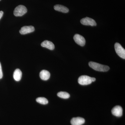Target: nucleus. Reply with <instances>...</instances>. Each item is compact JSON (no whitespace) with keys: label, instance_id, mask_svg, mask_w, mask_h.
I'll return each mask as SVG.
<instances>
[{"label":"nucleus","instance_id":"f257e3e1","mask_svg":"<svg viewBox=\"0 0 125 125\" xmlns=\"http://www.w3.org/2000/svg\"><path fill=\"white\" fill-rule=\"evenodd\" d=\"M89 65L90 67L97 71L107 72L109 69V67L108 66L101 64L93 62H90Z\"/></svg>","mask_w":125,"mask_h":125},{"label":"nucleus","instance_id":"f03ea898","mask_svg":"<svg viewBox=\"0 0 125 125\" xmlns=\"http://www.w3.org/2000/svg\"><path fill=\"white\" fill-rule=\"evenodd\" d=\"M27 8L22 5H20L16 7L14 11V15L16 16H21L27 13Z\"/></svg>","mask_w":125,"mask_h":125},{"label":"nucleus","instance_id":"7ed1b4c3","mask_svg":"<svg viewBox=\"0 0 125 125\" xmlns=\"http://www.w3.org/2000/svg\"><path fill=\"white\" fill-rule=\"evenodd\" d=\"M114 47L115 51L118 55L121 58L125 59V50L123 47L121 45L118 43H116L114 46Z\"/></svg>","mask_w":125,"mask_h":125},{"label":"nucleus","instance_id":"20e7f679","mask_svg":"<svg viewBox=\"0 0 125 125\" xmlns=\"http://www.w3.org/2000/svg\"><path fill=\"white\" fill-rule=\"evenodd\" d=\"M78 83L82 85H87L92 83L91 77L87 75H82L78 79Z\"/></svg>","mask_w":125,"mask_h":125},{"label":"nucleus","instance_id":"39448f33","mask_svg":"<svg viewBox=\"0 0 125 125\" xmlns=\"http://www.w3.org/2000/svg\"><path fill=\"white\" fill-rule=\"evenodd\" d=\"M81 23L84 25H90L91 26H96L97 25L95 21L88 17H86L82 19L81 20Z\"/></svg>","mask_w":125,"mask_h":125},{"label":"nucleus","instance_id":"423d86ee","mask_svg":"<svg viewBox=\"0 0 125 125\" xmlns=\"http://www.w3.org/2000/svg\"><path fill=\"white\" fill-rule=\"evenodd\" d=\"M74 40L78 45L81 46H83L85 45V40L83 37L80 34H76L74 36Z\"/></svg>","mask_w":125,"mask_h":125},{"label":"nucleus","instance_id":"0eeeda50","mask_svg":"<svg viewBox=\"0 0 125 125\" xmlns=\"http://www.w3.org/2000/svg\"><path fill=\"white\" fill-rule=\"evenodd\" d=\"M113 115L116 117H121L123 114V109L120 106H116L113 108L112 110Z\"/></svg>","mask_w":125,"mask_h":125},{"label":"nucleus","instance_id":"6e6552de","mask_svg":"<svg viewBox=\"0 0 125 125\" xmlns=\"http://www.w3.org/2000/svg\"><path fill=\"white\" fill-rule=\"evenodd\" d=\"M34 31V27L32 26H25L21 28L20 33L21 34H25L33 32Z\"/></svg>","mask_w":125,"mask_h":125},{"label":"nucleus","instance_id":"1a4fd4ad","mask_svg":"<svg viewBox=\"0 0 125 125\" xmlns=\"http://www.w3.org/2000/svg\"><path fill=\"white\" fill-rule=\"evenodd\" d=\"M84 118L81 117H74L71 119V123L72 125H82L85 123Z\"/></svg>","mask_w":125,"mask_h":125},{"label":"nucleus","instance_id":"9d476101","mask_svg":"<svg viewBox=\"0 0 125 125\" xmlns=\"http://www.w3.org/2000/svg\"><path fill=\"white\" fill-rule=\"evenodd\" d=\"M41 46L43 47L46 48L51 50H54L55 46L53 43L48 40H45L41 43Z\"/></svg>","mask_w":125,"mask_h":125},{"label":"nucleus","instance_id":"9b49d317","mask_svg":"<svg viewBox=\"0 0 125 125\" xmlns=\"http://www.w3.org/2000/svg\"><path fill=\"white\" fill-rule=\"evenodd\" d=\"M40 77L42 80L46 81L49 79L50 73L49 71L46 70H43L40 72Z\"/></svg>","mask_w":125,"mask_h":125},{"label":"nucleus","instance_id":"f8f14e48","mask_svg":"<svg viewBox=\"0 0 125 125\" xmlns=\"http://www.w3.org/2000/svg\"><path fill=\"white\" fill-rule=\"evenodd\" d=\"M54 9L57 11L64 13H68L69 10L67 7L60 5H56L54 6Z\"/></svg>","mask_w":125,"mask_h":125},{"label":"nucleus","instance_id":"ddd939ff","mask_svg":"<svg viewBox=\"0 0 125 125\" xmlns=\"http://www.w3.org/2000/svg\"><path fill=\"white\" fill-rule=\"evenodd\" d=\"M22 76V72L19 69H16L14 72L13 78L16 81H19L21 80Z\"/></svg>","mask_w":125,"mask_h":125},{"label":"nucleus","instance_id":"4468645a","mask_svg":"<svg viewBox=\"0 0 125 125\" xmlns=\"http://www.w3.org/2000/svg\"><path fill=\"white\" fill-rule=\"evenodd\" d=\"M57 95L59 97L63 99H68L70 97L69 94L66 92H59L57 94Z\"/></svg>","mask_w":125,"mask_h":125},{"label":"nucleus","instance_id":"2eb2a0df","mask_svg":"<svg viewBox=\"0 0 125 125\" xmlns=\"http://www.w3.org/2000/svg\"><path fill=\"white\" fill-rule=\"evenodd\" d=\"M36 101L38 103H39L40 104H43V105H46L48 103V102L47 99L46 98L42 97H38L36 99Z\"/></svg>","mask_w":125,"mask_h":125},{"label":"nucleus","instance_id":"dca6fc26","mask_svg":"<svg viewBox=\"0 0 125 125\" xmlns=\"http://www.w3.org/2000/svg\"><path fill=\"white\" fill-rule=\"evenodd\" d=\"M2 76H3V73H2L1 64L0 62V79H2Z\"/></svg>","mask_w":125,"mask_h":125},{"label":"nucleus","instance_id":"f3484780","mask_svg":"<svg viewBox=\"0 0 125 125\" xmlns=\"http://www.w3.org/2000/svg\"><path fill=\"white\" fill-rule=\"evenodd\" d=\"M3 14H4V12H3V11H0V19L2 18V16H3Z\"/></svg>","mask_w":125,"mask_h":125},{"label":"nucleus","instance_id":"a211bd4d","mask_svg":"<svg viewBox=\"0 0 125 125\" xmlns=\"http://www.w3.org/2000/svg\"><path fill=\"white\" fill-rule=\"evenodd\" d=\"M91 80H92V82H94L96 80V78H92L91 77Z\"/></svg>","mask_w":125,"mask_h":125},{"label":"nucleus","instance_id":"6ab92c4d","mask_svg":"<svg viewBox=\"0 0 125 125\" xmlns=\"http://www.w3.org/2000/svg\"></svg>","mask_w":125,"mask_h":125}]
</instances>
